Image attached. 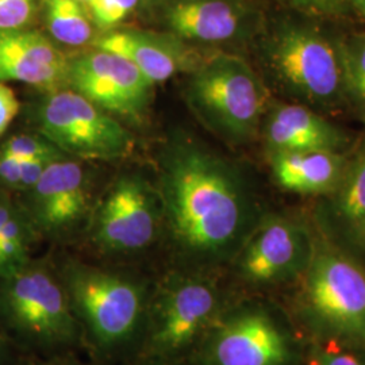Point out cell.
Here are the masks:
<instances>
[{
	"instance_id": "1",
	"label": "cell",
	"mask_w": 365,
	"mask_h": 365,
	"mask_svg": "<svg viewBox=\"0 0 365 365\" xmlns=\"http://www.w3.org/2000/svg\"><path fill=\"white\" fill-rule=\"evenodd\" d=\"M158 271L222 274L264 214L247 172L187 135L158 157Z\"/></svg>"
},
{
	"instance_id": "2",
	"label": "cell",
	"mask_w": 365,
	"mask_h": 365,
	"mask_svg": "<svg viewBox=\"0 0 365 365\" xmlns=\"http://www.w3.org/2000/svg\"><path fill=\"white\" fill-rule=\"evenodd\" d=\"M58 249L51 259L81 329L86 352L102 364H129L143 339L158 271Z\"/></svg>"
},
{
	"instance_id": "3",
	"label": "cell",
	"mask_w": 365,
	"mask_h": 365,
	"mask_svg": "<svg viewBox=\"0 0 365 365\" xmlns=\"http://www.w3.org/2000/svg\"><path fill=\"white\" fill-rule=\"evenodd\" d=\"M0 330L24 357L86 352L84 337L51 256L0 277Z\"/></svg>"
},
{
	"instance_id": "4",
	"label": "cell",
	"mask_w": 365,
	"mask_h": 365,
	"mask_svg": "<svg viewBox=\"0 0 365 365\" xmlns=\"http://www.w3.org/2000/svg\"><path fill=\"white\" fill-rule=\"evenodd\" d=\"M221 277L158 271L143 339L131 363L190 364L211 327L233 300L222 286Z\"/></svg>"
},
{
	"instance_id": "5",
	"label": "cell",
	"mask_w": 365,
	"mask_h": 365,
	"mask_svg": "<svg viewBox=\"0 0 365 365\" xmlns=\"http://www.w3.org/2000/svg\"><path fill=\"white\" fill-rule=\"evenodd\" d=\"M163 209L156 182L123 173L96 197L76 247L93 260L158 268ZM158 271V269H157Z\"/></svg>"
},
{
	"instance_id": "6",
	"label": "cell",
	"mask_w": 365,
	"mask_h": 365,
	"mask_svg": "<svg viewBox=\"0 0 365 365\" xmlns=\"http://www.w3.org/2000/svg\"><path fill=\"white\" fill-rule=\"evenodd\" d=\"M187 103L196 118L230 144H247L260 134L269 107L264 80L245 58L217 52L200 58L184 87Z\"/></svg>"
},
{
	"instance_id": "7",
	"label": "cell",
	"mask_w": 365,
	"mask_h": 365,
	"mask_svg": "<svg viewBox=\"0 0 365 365\" xmlns=\"http://www.w3.org/2000/svg\"><path fill=\"white\" fill-rule=\"evenodd\" d=\"M261 63L276 91L318 113L346 105L336 42L307 25L284 24L262 45Z\"/></svg>"
},
{
	"instance_id": "8",
	"label": "cell",
	"mask_w": 365,
	"mask_h": 365,
	"mask_svg": "<svg viewBox=\"0 0 365 365\" xmlns=\"http://www.w3.org/2000/svg\"><path fill=\"white\" fill-rule=\"evenodd\" d=\"M300 306L322 334L365 346V272L331 242H315Z\"/></svg>"
},
{
	"instance_id": "9",
	"label": "cell",
	"mask_w": 365,
	"mask_h": 365,
	"mask_svg": "<svg viewBox=\"0 0 365 365\" xmlns=\"http://www.w3.org/2000/svg\"><path fill=\"white\" fill-rule=\"evenodd\" d=\"M34 119L39 134L68 157L118 160L134 146L130 133L113 114L71 88L49 92Z\"/></svg>"
},
{
	"instance_id": "10",
	"label": "cell",
	"mask_w": 365,
	"mask_h": 365,
	"mask_svg": "<svg viewBox=\"0 0 365 365\" xmlns=\"http://www.w3.org/2000/svg\"><path fill=\"white\" fill-rule=\"evenodd\" d=\"M98 195L81 164L64 157L51 163L36 185L18 200L39 240L71 248L84 233Z\"/></svg>"
},
{
	"instance_id": "11",
	"label": "cell",
	"mask_w": 365,
	"mask_h": 365,
	"mask_svg": "<svg viewBox=\"0 0 365 365\" xmlns=\"http://www.w3.org/2000/svg\"><path fill=\"white\" fill-rule=\"evenodd\" d=\"M292 352L286 333L264 306L233 300L211 327L191 365H288Z\"/></svg>"
},
{
	"instance_id": "12",
	"label": "cell",
	"mask_w": 365,
	"mask_h": 365,
	"mask_svg": "<svg viewBox=\"0 0 365 365\" xmlns=\"http://www.w3.org/2000/svg\"><path fill=\"white\" fill-rule=\"evenodd\" d=\"M315 242L298 222L264 215L226 271L242 288L268 287L303 274Z\"/></svg>"
},
{
	"instance_id": "13",
	"label": "cell",
	"mask_w": 365,
	"mask_h": 365,
	"mask_svg": "<svg viewBox=\"0 0 365 365\" xmlns=\"http://www.w3.org/2000/svg\"><path fill=\"white\" fill-rule=\"evenodd\" d=\"M68 86L110 114L135 119L146 111L155 84L126 58L96 49L71 58Z\"/></svg>"
},
{
	"instance_id": "14",
	"label": "cell",
	"mask_w": 365,
	"mask_h": 365,
	"mask_svg": "<svg viewBox=\"0 0 365 365\" xmlns=\"http://www.w3.org/2000/svg\"><path fill=\"white\" fill-rule=\"evenodd\" d=\"M260 135L267 157L284 152L330 150L346 153L356 143L322 113L299 103L268 107Z\"/></svg>"
},
{
	"instance_id": "15",
	"label": "cell",
	"mask_w": 365,
	"mask_h": 365,
	"mask_svg": "<svg viewBox=\"0 0 365 365\" xmlns=\"http://www.w3.org/2000/svg\"><path fill=\"white\" fill-rule=\"evenodd\" d=\"M69 64L71 58L37 30H0V83L58 91L68 86Z\"/></svg>"
},
{
	"instance_id": "16",
	"label": "cell",
	"mask_w": 365,
	"mask_h": 365,
	"mask_svg": "<svg viewBox=\"0 0 365 365\" xmlns=\"http://www.w3.org/2000/svg\"><path fill=\"white\" fill-rule=\"evenodd\" d=\"M317 220L336 247L365 250V137L349 152L337 185L321 196Z\"/></svg>"
},
{
	"instance_id": "17",
	"label": "cell",
	"mask_w": 365,
	"mask_h": 365,
	"mask_svg": "<svg viewBox=\"0 0 365 365\" xmlns=\"http://www.w3.org/2000/svg\"><path fill=\"white\" fill-rule=\"evenodd\" d=\"M248 11L240 0H178L167 13L178 38L195 43H226L247 27Z\"/></svg>"
},
{
	"instance_id": "18",
	"label": "cell",
	"mask_w": 365,
	"mask_h": 365,
	"mask_svg": "<svg viewBox=\"0 0 365 365\" xmlns=\"http://www.w3.org/2000/svg\"><path fill=\"white\" fill-rule=\"evenodd\" d=\"M96 49L126 58L153 84L173 78L182 71H191L200 60L176 41L129 30L106 34L96 42Z\"/></svg>"
},
{
	"instance_id": "19",
	"label": "cell",
	"mask_w": 365,
	"mask_h": 365,
	"mask_svg": "<svg viewBox=\"0 0 365 365\" xmlns=\"http://www.w3.org/2000/svg\"><path fill=\"white\" fill-rule=\"evenodd\" d=\"M351 152V150H349ZM349 152L300 150L268 156L276 184L288 192L324 196L339 182Z\"/></svg>"
},
{
	"instance_id": "20",
	"label": "cell",
	"mask_w": 365,
	"mask_h": 365,
	"mask_svg": "<svg viewBox=\"0 0 365 365\" xmlns=\"http://www.w3.org/2000/svg\"><path fill=\"white\" fill-rule=\"evenodd\" d=\"M38 240L18 197L0 188V277L26 265Z\"/></svg>"
},
{
	"instance_id": "21",
	"label": "cell",
	"mask_w": 365,
	"mask_h": 365,
	"mask_svg": "<svg viewBox=\"0 0 365 365\" xmlns=\"http://www.w3.org/2000/svg\"><path fill=\"white\" fill-rule=\"evenodd\" d=\"M344 76L345 102L365 123V33L336 42Z\"/></svg>"
},
{
	"instance_id": "22",
	"label": "cell",
	"mask_w": 365,
	"mask_h": 365,
	"mask_svg": "<svg viewBox=\"0 0 365 365\" xmlns=\"http://www.w3.org/2000/svg\"><path fill=\"white\" fill-rule=\"evenodd\" d=\"M78 0H45L46 25L53 38L68 46H83L92 38V26Z\"/></svg>"
},
{
	"instance_id": "23",
	"label": "cell",
	"mask_w": 365,
	"mask_h": 365,
	"mask_svg": "<svg viewBox=\"0 0 365 365\" xmlns=\"http://www.w3.org/2000/svg\"><path fill=\"white\" fill-rule=\"evenodd\" d=\"M0 153L19 163L29 160H60L68 157L41 134H16L0 145Z\"/></svg>"
},
{
	"instance_id": "24",
	"label": "cell",
	"mask_w": 365,
	"mask_h": 365,
	"mask_svg": "<svg viewBox=\"0 0 365 365\" xmlns=\"http://www.w3.org/2000/svg\"><path fill=\"white\" fill-rule=\"evenodd\" d=\"M138 0H91L87 4L96 25L108 29L122 22L135 9Z\"/></svg>"
},
{
	"instance_id": "25",
	"label": "cell",
	"mask_w": 365,
	"mask_h": 365,
	"mask_svg": "<svg viewBox=\"0 0 365 365\" xmlns=\"http://www.w3.org/2000/svg\"><path fill=\"white\" fill-rule=\"evenodd\" d=\"M36 0H0V30L26 29L36 14Z\"/></svg>"
},
{
	"instance_id": "26",
	"label": "cell",
	"mask_w": 365,
	"mask_h": 365,
	"mask_svg": "<svg viewBox=\"0 0 365 365\" xmlns=\"http://www.w3.org/2000/svg\"><path fill=\"white\" fill-rule=\"evenodd\" d=\"M287 3L288 6L295 7L300 11L312 14V15H322V16H333L342 13L344 1L342 0H280Z\"/></svg>"
},
{
	"instance_id": "27",
	"label": "cell",
	"mask_w": 365,
	"mask_h": 365,
	"mask_svg": "<svg viewBox=\"0 0 365 365\" xmlns=\"http://www.w3.org/2000/svg\"><path fill=\"white\" fill-rule=\"evenodd\" d=\"M19 101L6 83H0V137L6 133L19 113Z\"/></svg>"
},
{
	"instance_id": "28",
	"label": "cell",
	"mask_w": 365,
	"mask_h": 365,
	"mask_svg": "<svg viewBox=\"0 0 365 365\" xmlns=\"http://www.w3.org/2000/svg\"><path fill=\"white\" fill-rule=\"evenodd\" d=\"M56 161V160H54ZM53 161L49 160H29L21 163V182H19V192L25 194L30 188L36 185L42 173L49 167Z\"/></svg>"
},
{
	"instance_id": "29",
	"label": "cell",
	"mask_w": 365,
	"mask_h": 365,
	"mask_svg": "<svg viewBox=\"0 0 365 365\" xmlns=\"http://www.w3.org/2000/svg\"><path fill=\"white\" fill-rule=\"evenodd\" d=\"M19 365H105L93 360L87 353H71L49 359L24 357Z\"/></svg>"
},
{
	"instance_id": "30",
	"label": "cell",
	"mask_w": 365,
	"mask_h": 365,
	"mask_svg": "<svg viewBox=\"0 0 365 365\" xmlns=\"http://www.w3.org/2000/svg\"><path fill=\"white\" fill-rule=\"evenodd\" d=\"M318 365H365L356 356L344 352H327L319 356Z\"/></svg>"
},
{
	"instance_id": "31",
	"label": "cell",
	"mask_w": 365,
	"mask_h": 365,
	"mask_svg": "<svg viewBox=\"0 0 365 365\" xmlns=\"http://www.w3.org/2000/svg\"><path fill=\"white\" fill-rule=\"evenodd\" d=\"M22 360L24 356L14 348L0 330V365H19Z\"/></svg>"
},
{
	"instance_id": "32",
	"label": "cell",
	"mask_w": 365,
	"mask_h": 365,
	"mask_svg": "<svg viewBox=\"0 0 365 365\" xmlns=\"http://www.w3.org/2000/svg\"><path fill=\"white\" fill-rule=\"evenodd\" d=\"M345 4H349L365 21V0H342Z\"/></svg>"
},
{
	"instance_id": "33",
	"label": "cell",
	"mask_w": 365,
	"mask_h": 365,
	"mask_svg": "<svg viewBox=\"0 0 365 365\" xmlns=\"http://www.w3.org/2000/svg\"><path fill=\"white\" fill-rule=\"evenodd\" d=\"M129 365H191V364H160V363H149V361H134Z\"/></svg>"
},
{
	"instance_id": "34",
	"label": "cell",
	"mask_w": 365,
	"mask_h": 365,
	"mask_svg": "<svg viewBox=\"0 0 365 365\" xmlns=\"http://www.w3.org/2000/svg\"><path fill=\"white\" fill-rule=\"evenodd\" d=\"M78 1H84V3H90L91 0H78Z\"/></svg>"
}]
</instances>
